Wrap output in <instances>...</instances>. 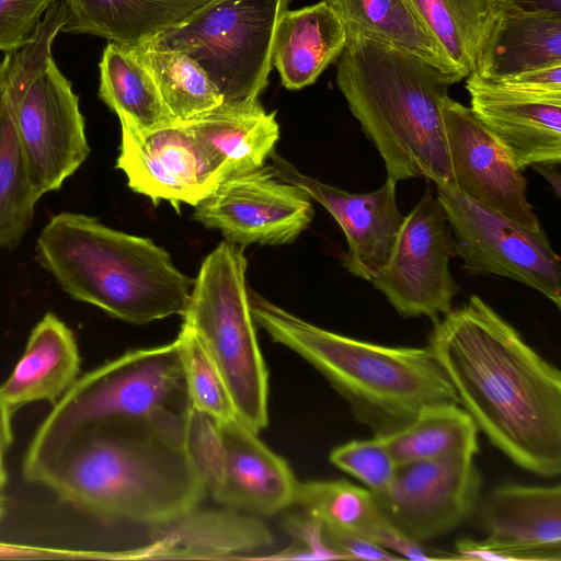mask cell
Returning a JSON list of instances; mask_svg holds the SVG:
<instances>
[{
  "instance_id": "cell-1",
  "label": "cell",
  "mask_w": 561,
  "mask_h": 561,
  "mask_svg": "<svg viewBox=\"0 0 561 561\" xmlns=\"http://www.w3.org/2000/svg\"><path fill=\"white\" fill-rule=\"evenodd\" d=\"M427 346L478 430L519 468L561 473V373L477 295L434 322Z\"/></svg>"
},
{
  "instance_id": "cell-2",
  "label": "cell",
  "mask_w": 561,
  "mask_h": 561,
  "mask_svg": "<svg viewBox=\"0 0 561 561\" xmlns=\"http://www.w3.org/2000/svg\"><path fill=\"white\" fill-rule=\"evenodd\" d=\"M24 477L96 519L134 526L182 515L207 494L187 442L134 421L77 432Z\"/></svg>"
},
{
  "instance_id": "cell-3",
  "label": "cell",
  "mask_w": 561,
  "mask_h": 561,
  "mask_svg": "<svg viewBox=\"0 0 561 561\" xmlns=\"http://www.w3.org/2000/svg\"><path fill=\"white\" fill-rule=\"evenodd\" d=\"M336 83L387 178L422 176L455 188L442 115L449 83L439 71L379 41L346 34Z\"/></svg>"
},
{
  "instance_id": "cell-4",
  "label": "cell",
  "mask_w": 561,
  "mask_h": 561,
  "mask_svg": "<svg viewBox=\"0 0 561 561\" xmlns=\"http://www.w3.org/2000/svg\"><path fill=\"white\" fill-rule=\"evenodd\" d=\"M254 323L313 366L374 436H388L424 409L459 404L457 393L426 345L386 346L317 327L249 287Z\"/></svg>"
},
{
  "instance_id": "cell-5",
  "label": "cell",
  "mask_w": 561,
  "mask_h": 561,
  "mask_svg": "<svg viewBox=\"0 0 561 561\" xmlns=\"http://www.w3.org/2000/svg\"><path fill=\"white\" fill-rule=\"evenodd\" d=\"M36 254L70 297L133 324L183 316L194 284L151 239L84 214L53 216L37 238Z\"/></svg>"
},
{
  "instance_id": "cell-6",
  "label": "cell",
  "mask_w": 561,
  "mask_h": 561,
  "mask_svg": "<svg viewBox=\"0 0 561 561\" xmlns=\"http://www.w3.org/2000/svg\"><path fill=\"white\" fill-rule=\"evenodd\" d=\"M191 413L179 340L128 351L78 377L54 403L30 443L23 474L94 424L142 422L187 442Z\"/></svg>"
},
{
  "instance_id": "cell-7",
  "label": "cell",
  "mask_w": 561,
  "mask_h": 561,
  "mask_svg": "<svg viewBox=\"0 0 561 561\" xmlns=\"http://www.w3.org/2000/svg\"><path fill=\"white\" fill-rule=\"evenodd\" d=\"M66 18V8L58 0L33 39L5 53L0 64V88L15 137L42 195L59 190L90 154L79 96L51 54Z\"/></svg>"
},
{
  "instance_id": "cell-8",
  "label": "cell",
  "mask_w": 561,
  "mask_h": 561,
  "mask_svg": "<svg viewBox=\"0 0 561 561\" xmlns=\"http://www.w3.org/2000/svg\"><path fill=\"white\" fill-rule=\"evenodd\" d=\"M243 247L222 241L203 261L183 317L226 385L238 419L257 433L268 422V373L255 332Z\"/></svg>"
},
{
  "instance_id": "cell-9",
  "label": "cell",
  "mask_w": 561,
  "mask_h": 561,
  "mask_svg": "<svg viewBox=\"0 0 561 561\" xmlns=\"http://www.w3.org/2000/svg\"><path fill=\"white\" fill-rule=\"evenodd\" d=\"M290 1L213 0L142 44L194 59L222 104L255 103L268 84L275 30Z\"/></svg>"
},
{
  "instance_id": "cell-10",
  "label": "cell",
  "mask_w": 561,
  "mask_h": 561,
  "mask_svg": "<svg viewBox=\"0 0 561 561\" xmlns=\"http://www.w3.org/2000/svg\"><path fill=\"white\" fill-rule=\"evenodd\" d=\"M187 445L222 506L259 517L293 505L298 481L289 466L239 419L214 422L192 410Z\"/></svg>"
},
{
  "instance_id": "cell-11",
  "label": "cell",
  "mask_w": 561,
  "mask_h": 561,
  "mask_svg": "<svg viewBox=\"0 0 561 561\" xmlns=\"http://www.w3.org/2000/svg\"><path fill=\"white\" fill-rule=\"evenodd\" d=\"M455 254L471 275H494L536 289L561 307L560 257L543 229L530 230L459 191L436 185Z\"/></svg>"
},
{
  "instance_id": "cell-12",
  "label": "cell",
  "mask_w": 561,
  "mask_h": 561,
  "mask_svg": "<svg viewBox=\"0 0 561 561\" xmlns=\"http://www.w3.org/2000/svg\"><path fill=\"white\" fill-rule=\"evenodd\" d=\"M454 255L444 210L426 192L404 216L389 259L371 283L401 317L434 323L453 309L459 290L449 270Z\"/></svg>"
},
{
  "instance_id": "cell-13",
  "label": "cell",
  "mask_w": 561,
  "mask_h": 561,
  "mask_svg": "<svg viewBox=\"0 0 561 561\" xmlns=\"http://www.w3.org/2000/svg\"><path fill=\"white\" fill-rule=\"evenodd\" d=\"M313 215L308 193L265 164L220 180L193 213L204 227L218 229L226 241L242 247L291 243Z\"/></svg>"
},
{
  "instance_id": "cell-14",
  "label": "cell",
  "mask_w": 561,
  "mask_h": 561,
  "mask_svg": "<svg viewBox=\"0 0 561 561\" xmlns=\"http://www.w3.org/2000/svg\"><path fill=\"white\" fill-rule=\"evenodd\" d=\"M473 458L455 454L398 465L388 488L374 494L380 511L419 542L449 533L473 515L481 496Z\"/></svg>"
},
{
  "instance_id": "cell-15",
  "label": "cell",
  "mask_w": 561,
  "mask_h": 561,
  "mask_svg": "<svg viewBox=\"0 0 561 561\" xmlns=\"http://www.w3.org/2000/svg\"><path fill=\"white\" fill-rule=\"evenodd\" d=\"M473 514L485 538L458 540V560L561 561L560 484L495 486Z\"/></svg>"
},
{
  "instance_id": "cell-16",
  "label": "cell",
  "mask_w": 561,
  "mask_h": 561,
  "mask_svg": "<svg viewBox=\"0 0 561 561\" xmlns=\"http://www.w3.org/2000/svg\"><path fill=\"white\" fill-rule=\"evenodd\" d=\"M122 137L116 168L130 190L156 205H197L219 182L207 156L184 122L138 127L119 119Z\"/></svg>"
},
{
  "instance_id": "cell-17",
  "label": "cell",
  "mask_w": 561,
  "mask_h": 561,
  "mask_svg": "<svg viewBox=\"0 0 561 561\" xmlns=\"http://www.w3.org/2000/svg\"><path fill=\"white\" fill-rule=\"evenodd\" d=\"M442 115L455 188L527 229H541L522 170L492 133L449 95L442 103Z\"/></svg>"
},
{
  "instance_id": "cell-18",
  "label": "cell",
  "mask_w": 561,
  "mask_h": 561,
  "mask_svg": "<svg viewBox=\"0 0 561 561\" xmlns=\"http://www.w3.org/2000/svg\"><path fill=\"white\" fill-rule=\"evenodd\" d=\"M270 159L279 179L304 188L332 215L347 241L343 266L371 282L387 263L404 219L397 204V182L387 178L373 192L350 193L301 173L275 151Z\"/></svg>"
},
{
  "instance_id": "cell-19",
  "label": "cell",
  "mask_w": 561,
  "mask_h": 561,
  "mask_svg": "<svg viewBox=\"0 0 561 561\" xmlns=\"http://www.w3.org/2000/svg\"><path fill=\"white\" fill-rule=\"evenodd\" d=\"M140 539L122 552L125 559H249L268 548L272 536L255 516L199 506L174 518L137 526Z\"/></svg>"
},
{
  "instance_id": "cell-20",
  "label": "cell",
  "mask_w": 561,
  "mask_h": 561,
  "mask_svg": "<svg viewBox=\"0 0 561 561\" xmlns=\"http://www.w3.org/2000/svg\"><path fill=\"white\" fill-rule=\"evenodd\" d=\"M470 110L523 170L561 161V94L528 93L467 77Z\"/></svg>"
},
{
  "instance_id": "cell-21",
  "label": "cell",
  "mask_w": 561,
  "mask_h": 561,
  "mask_svg": "<svg viewBox=\"0 0 561 561\" xmlns=\"http://www.w3.org/2000/svg\"><path fill=\"white\" fill-rule=\"evenodd\" d=\"M275 116V112H266L259 102L221 104L184 124L199 142L220 181L264 165L279 138Z\"/></svg>"
},
{
  "instance_id": "cell-22",
  "label": "cell",
  "mask_w": 561,
  "mask_h": 561,
  "mask_svg": "<svg viewBox=\"0 0 561 561\" xmlns=\"http://www.w3.org/2000/svg\"><path fill=\"white\" fill-rule=\"evenodd\" d=\"M79 368L73 332L48 312L32 330L22 356L0 391L12 412L37 401L54 404L78 379Z\"/></svg>"
},
{
  "instance_id": "cell-23",
  "label": "cell",
  "mask_w": 561,
  "mask_h": 561,
  "mask_svg": "<svg viewBox=\"0 0 561 561\" xmlns=\"http://www.w3.org/2000/svg\"><path fill=\"white\" fill-rule=\"evenodd\" d=\"M345 43L341 20L323 0L286 10L275 30L272 57L282 84L288 90L312 84L339 58Z\"/></svg>"
},
{
  "instance_id": "cell-24",
  "label": "cell",
  "mask_w": 561,
  "mask_h": 561,
  "mask_svg": "<svg viewBox=\"0 0 561 561\" xmlns=\"http://www.w3.org/2000/svg\"><path fill=\"white\" fill-rule=\"evenodd\" d=\"M61 32L88 34L123 45L146 43L213 0H61Z\"/></svg>"
},
{
  "instance_id": "cell-25",
  "label": "cell",
  "mask_w": 561,
  "mask_h": 561,
  "mask_svg": "<svg viewBox=\"0 0 561 561\" xmlns=\"http://www.w3.org/2000/svg\"><path fill=\"white\" fill-rule=\"evenodd\" d=\"M346 34H360L424 60L449 84L463 79L409 0H323Z\"/></svg>"
},
{
  "instance_id": "cell-26",
  "label": "cell",
  "mask_w": 561,
  "mask_h": 561,
  "mask_svg": "<svg viewBox=\"0 0 561 561\" xmlns=\"http://www.w3.org/2000/svg\"><path fill=\"white\" fill-rule=\"evenodd\" d=\"M462 78L476 73L511 0H409Z\"/></svg>"
},
{
  "instance_id": "cell-27",
  "label": "cell",
  "mask_w": 561,
  "mask_h": 561,
  "mask_svg": "<svg viewBox=\"0 0 561 561\" xmlns=\"http://www.w3.org/2000/svg\"><path fill=\"white\" fill-rule=\"evenodd\" d=\"M557 64H561V15L513 5L474 75L493 81Z\"/></svg>"
},
{
  "instance_id": "cell-28",
  "label": "cell",
  "mask_w": 561,
  "mask_h": 561,
  "mask_svg": "<svg viewBox=\"0 0 561 561\" xmlns=\"http://www.w3.org/2000/svg\"><path fill=\"white\" fill-rule=\"evenodd\" d=\"M293 505L327 528L364 537L378 546L392 527L375 495L347 480L297 482Z\"/></svg>"
},
{
  "instance_id": "cell-29",
  "label": "cell",
  "mask_w": 561,
  "mask_h": 561,
  "mask_svg": "<svg viewBox=\"0 0 561 561\" xmlns=\"http://www.w3.org/2000/svg\"><path fill=\"white\" fill-rule=\"evenodd\" d=\"M99 67V98L119 119L142 128L175 121L151 75L128 46L110 42Z\"/></svg>"
},
{
  "instance_id": "cell-30",
  "label": "cell",
  "mask_w": 561,
  "mask_h": 561,
  "mask_svg": "<svg viewBox=\"0 0 561 561\" xmlns=\"http://www.w3.org/2000/svg\"><path fill=\"white\" fill-rule=\"evenodd\" d=\"M478 427L460 404L434 405L421 411L403 428L383 436L397 465L449 455L476 456Z\"/></svg>"
},
{
  "instance_id": "cell-31",
  "label": "cell",
  "mask_w": 561,
  "mask_h": 561,
  "mask_svg": "<svg viewBox=\"0 0 561 561\" xmlns=\"http://www.w3.org/2000/svg\"><path fill=\"white\" fill-rule=\"evenodd\" d=\"M128 47L151 75L173 119L190 121L222 104L217 87L187 55L145 44Z\"/></svg>"
},
{
  "instance_id": "cell-32",
  "label": "cell",
  "mask_w": 561,
  "mask_h": 561,
  "mask_svg": "<svg viewBox=\"0 0 561 561\" xmlns=\"http://www.w3.org/2000/svg\"><path fill=\"white\" fill-rule=\"evenodd\" d=\"M42 196L24 161L0 88V249L20 243Z\"/></svg>"
},
{
  "instance_id": "cell-33",
  "label": "cell",
  "mask_w": 561,
  "mask_h": 561,
  "mask_svg": "<svg viewBox=\"0 0 561 561\" xmlns=\"http://www.w3.org/2000/svg\"><path fill=\"white\" fill-rule=\"evenodd\" d=\"M176 339L192 409L214 422L238 419L220 373L196 334L182 324Z\"/></svg>"
},
{
  "instance_id": "cell-34",
  "label": "cell",
  "mask_w": 561,
  "mask_h": 561,
  "mask_svg": "<svg viewBox=\"0 0 561 561\" xmlns=\"http://www.w3.org/2000/svg\"><path fill=\"white\" fill-rule=\"evenodd\" d=\"M329 459L333 466L354 477L375 495L388 488L398 466L379 436L344 443L330 453Z\"/></svg>"
},
{
  "instance_id": "cell-35",
  "label": "cell",
  "mask_w": 561,
  "mask_h": 561,
  "mask_svg": "<svg viewBox=\"0 0 561 561\" xmlns=\"http://www.w3.org/2000/svg\"><path fill=\"white\" fill-rule=\"evenodd\" d=\"M58 0H0V50L28 44L48 9Z\"/></svg>"
},
{
  "instance_id": "cell-36",
  "label": "cell",
  "mask_w": 561,
  "mask_h": 561,
  "mask_svg": "<svg viewBox=\"0 0 561 561\" xmlns=\"http://www.w3.org/2000/svg\"><path fill=\"white\" fill-rule=\"evenodd\" d=\"M284 526L291 537L290 543L277 553L255 560H342L325 542L323 525L316 517L301 511L289 516Z\"/></svg>"
},
{
  "instance_id": "cell-37",
  "label": "cell",
  "mask_w": 561,
  "mask_h": 561,
  "mask_svg": "<svg viewBox=\"0 0 561 561\" xmlns=\"http://www.w3.org/2000/svg\"><path fill=\"white\" fill-rule=\"evenodd\" d=\"M323 537L328 546L340 554L342 560H401L387 549L354 534L323 526Z\"/></svg>"
},
{
  "instance_id": "cell-38",
  "label": "cell",
  "mask_w": 561,
  "mask_h": 561,
  "mask_svg": "<svg viewBox=\"0 0 561 561\" xmlns=\"http://www.w3.org/2000/svg\"><path fill=\"white\" fill-rule=\"evenodd\" d=\"M111 560L105 550L27 546L0 541V560Z\"/></svg>"
},
{
  "instance_id": "cell-39",
  "label": "cell",
  "mask_w": 561,
  "mask_h": 561,
  "mask_svg": "<svg viewBox=\"0 0 561 561\" xmlns=\"http://www.w3.org/2000/svg\"><path fill=\"white\" fill-rule=\"evenodd\" d=\"M485 82L517 92L561 94V64Z\"/></svg>"
},
{
  "instance_id": "cell-40",
  "label": "cell",
  "mask_w": 561,
  "mask_h": 561,
  "mask_svg": "<svg viewBox=\"0 0 561 561\" xmlns=\"http://www.w3.org/2000/svg\"><path fill=\"white\" fill-rule=\"evenodd\" d=\"M12 411L0 391V460L13 440L11 416Z\"/></svg>"
},
{
  "instance_id": "cell-41",
  "label": "cell",
  "mask_w": 561,
  "mask_h": 561,
  "mask_svg": "<svg viewBox=\"0 0 561 561\" xmlns=\"http://www.w3.org/2000/svg\"><path fill=\"white\" fill-rule=\"evenodd\" d=\"M511 2L514 7L525 12L561 15V0H511Z\"/></svg>"
},
{
  "instance_id": "cell-42",
  "label": "cell",
  "mask_w": 561,
  "mask_h": 561,
  "mask_svg": "<svg viewBox=\"0 0 561 561\" xmlns=\"http://www.w3.org/2000/svg\"><path fill=\"white\" fill-rule=\"evenodd\" d=\"M559 164L560 162L549 161L533 165V168H535L542 176H545L552 184L558 196L560 192Z\"/></svg>"
},
{
  "instance_id": "cell-43",
  "label": "cell",
  "mask_w": 561,
  "mask_h": 561,
  "mask_svg": "<svg viewBox=\"0 0 561 561\" xmlns=\"http://www.w3.org/2000/svg\"><path fill=\"white\" fill-rule=\"evenodd\" d=\"M7 480L8 477L3 467V462L0 461V520L4 517L7 512V499L4 493Z\"/></svg>"
},
{
  "instance_id": "cell-44",
  "label": "cell",
  "mask_w": 561,
  "mask_h": 561,
  "mask_svg": "<svg viewBox=\"0 0 561 561\" xmlns=\"http://www.w3.org/2000/svg\"><path fill=\"white\" fill-rule=\"evenodd\" d=\"M0 461H2V460H0Z\"/></svg>"
}]
</instances>
